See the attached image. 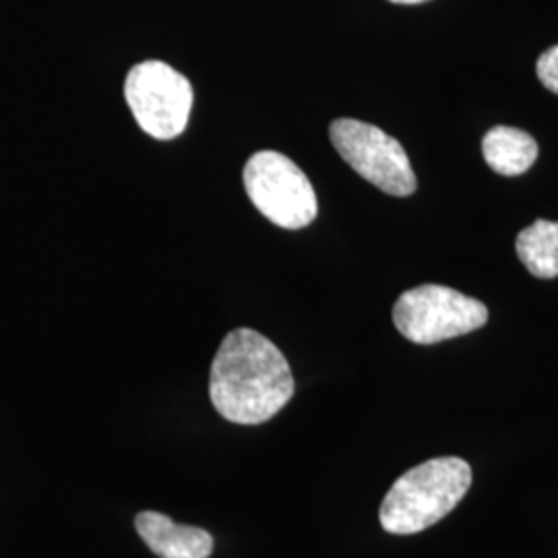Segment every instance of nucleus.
<instances>
[{
  "label": "nucleus",
  "instance_id": "6",
  "mask_svg": "<svg viewBox=\"0 0 558 558\" xmlns=\"http://www.w3.org/2000/svg\"><path fill=\"white\" fill-rule=\"evenodd\" d=\"M329 137L343 161L362 179L393 197H410L418 180L398 140L379 126L354 119L331 122Z\"/></svg>",
  "mask_w": 558,
  "mask_h": 558
},
{
  "label": "nucleus",
  "instance_id": "8",
  "mask_svg": "<svg viewBox=\"0 0 558 558\" xmlns=\"http://www.w3.org/2000/svg\"><path fill=\"white\" fill-rule=\"evenodd\" d=\"M482 154L497 174L519 177L538 160V143L521 129L495 126L482 140Z\"/></svg>",
  "mask_w": 558,
  "mask_h": 558
},
{
  "label": "nucleus",
  "instance_id": "2",
  "mask_svg": "<svg viewBox=\"0 0 558 558\" xmlns=\"http://www.w3.org/2000/svg\"><path fill=\"white\" fill-rule=\"evenodd\" d=\"M472 484V468L459 458H435L408 470L380 505V525L396 536L428 530L447 518Z\"/></svg>",
  "mask_w": 558,
  "mask_h": 558
},
{
  "label": "nucleus",
  "instance_id": "1",
  "mask_svg": "<svg viewBox=\"0 0 558 558\" xmlns=\"http://www.w3.org/2000/svg\"><path fill=\"white\" fill-rule=\"evenodd\" d=\"M209 396L220 416L255 426L278 416L294 398V377L271 339L240 327L221 341L211 364Z\"/></svg>",
  "mask_w": 558,
  "mask_h": 558
},
{
  "label": "nucleus",
  "instance_id": "9",
  "mask_svg": "<svg viewBox=\"0 0 558 558\" xmlns=\"http://www.w3.org/2000/svg\"><path fill=\"white\" fill-rule=\"evenodd\" d=\"M515 251L532 276L558 278V221L538 220L521 230Z\"/></svg>",
  "mask_w": 558,
  "mask_h": 558
},
{
  "label": "nucleus",
  "instance_id": "7",
  "mask_svg": "<svg viewBox=\"0 0 558 558\" xmlns=\"http://www.w3.org/2000/svg\"><path fill=\"white\" fill-rule=\"evenodd\" d=\"M135 527L149 550L160 558H209L214 536L201 527L180 525L158 511H141Z\"/></svg>",
  "mask_w": 558,
  "mask_h": 558
},
{
  "label": "nucleus",
  "instance_id": "10",
  "mask_svg": "<svg viewBox=\"0 0 558 558\" xmlns=\"http://www.w3.org/2000/svg\"><path fill=\"white\" fill-rule=\"evenodd\" d=\"M536 73H538L542 85L558 96V46H553L546 52H542L538 64H536Z\"/></svg>",
  "mask_w": 558,
  "mask_h": 558
},
{
  "label": "nucleus",
  "instance_id": "11",
  "mask_svg": "<svg viewBox=\"0 0 558 558\" xmlns=\"http://www.w3.org/2000/svg\"><path fill=\"white\" fill-rule=\"evenodd\" d=\"M389 2H396V4H420V2H428V0H389Z\"/></svg>",
  "mask_w": 558,
  "mask_h": 558
},
{
  "label": "nucleus",
  "instance_id": "4",
  "mask_svg": "<svg viewBox=\"0 0 558 558\" xmlns=\"http://www.w3.org/2000/svg\"><path fill=\"white\" fill-rule=\"evenodd\" d=\"M124 100L143 133L158 141L180 137L193 108V85L161 60L135 64L124 81Z\"/></svg>",
  "mask_w": 558,
  "mask_h": 558
},
{
  "label": "nucleus",
  "instance_id": "3",
  "mask_svg": "<svg viewBox=\"0 0 558 558\" xmlns=\"http://www.w3.org/2000/svg\"><path fill=\"white\" fill-rule=\"evenodd\" d=\"M488 308L453 288L426 283L408 290L393 306L399 333L420 345H433L484 327Z\"/></svg>",
  "mask_w": 558,
  "mask_h": 558
},
{
  "label": "nucleus",
  "instance_id": "5",
  "mask_svg": "<svg viewBox=\"0 0 558 558\" xmlns=\"http://www.w3.org/2000/svg\"><path fill=\"white\" fill-rule=\"evenodd\" d=\"M242 180L248 199L279 228H306L319 214V203L311 180L283 154H255L246 161Z\"/></svg>",
  "mask_w": 558,
  "mask_h": 558
}]
</instances>
